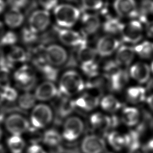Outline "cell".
<instances>
[{"instance_id": "30", "label": "cell", "mask_w": 153, "mask_h": 153, "mask_svg": "<svg viewBox=\"0 0 153 153\" xmlns=\"http://www.w3.org/2000/svg\"><path fill=\"white\" fill-rule=\"evenodd\" d=\"M6 56L14 64L15 63L25 62L27 59V54L25 50L22 47L16 45L11 47Z\"/></svg>"}, {"instance_id": "48", "label": "cell", "mask_w": 153, "mask_h": 153, "mask_svg": "<svg viewBox=\"0 0 153 153\" xmlns=\"http://www.w3.org/2000/svg\"><path fill=\"white\" fill-rule=\"evenodd\" d=\"M146 102L149 106V108L153 111V94L149 95L147 99H146Z\"/></svg>"}, {"instance_id": "5", "label": "cell", "mask_w": 153, "mask_h": 153, "mask_svg": "<svg viewBox=\"0 0 153 153\" xmlns=\"http://www.w3.org/2000/svg\"><path fill=\"white\" fill-rule=\"evenodd\" d=\"M13 78L17 87L26 91L32 89L36 81L35 70L27 65L19 67L14 73Z\"/></svg>"}, {"instance_id": "33", "label": "cell", "mask_w": 153, "mask_h": 153, "mask_svg": "<svg viewBox=\"0 0 153 153\" xmlns=\"http://www.w3.org/2000/svg\"><path fill=\"white\" fill-rule=\"evenodd\" d=\"M7 145L12 153H22L25 147V142L20 135H12L8 138Z\"/></svg>"}, {"instance_id": "40", "label": "cell", "mask_w": 153, "mask_h": 153, "mask_svg": "<svg viewBox=\"0 0 153 153\" xmlns=\"http://www.w3.org/2000/svg\"><path fill=\"white\" fill-rule=\"evenodd\" d=\"M8 68L0 67V89L2 90L10 86L11 74Z\"/></svg>"}, {"instance_id": "50", "label": "cell", "mask_w": 153, "mask_h": 153, "mask_svg": "<svg viewBox=\"0 0 153 153\" xmlns=\"http://www.w3.org/2000/svg\"><path fill=\"white\" fill-rule=\"evenodd\" d=\"M4 33V24L0 21V38Z\"/></svg>"}, {"instance_id": "22", "label": "cell", "mask_w": 153, "mask_h": 153, "mask_svg": "<svg viewBox=\"0 0 153 153\" xmlns=\"http://www.w3.org/2000/svg\"><path fill=\"white\" fill-rule=\"evenodd\" d=\"M108 80L110 88L115 91H118L121 90L128 82V75L125 70L121 69Z\"/></svg>"}, {"instance_id": "6", "label": "cell", "mask_w": 153, "mask_h": 153, "mask_svg": "<svg viewBox=\"0 0 153 153\" xmlns=\"http://www.w3.org/2000/svg\"><path fill=\"white\" fill-rule=\"evenodd\" d=\"M122 39L126 43L137 44L143 37V27L139 20H132L124 23L121 32Z\"/></svg>"}, {"instance_id": "3", "label": "cell", "mask_w": 153, "mask_h": 153, "mask_svg": "<svg viewBox=\"0 0 153 153\" xmlns=\"http://www.w3.org/2000/svg\"><path fill=\"white\" fill-rule=\"evenodd\" d=\"M53 112L47 104L39 103L35 105L30 114V123L32 127L42 129L47 127L52 122Z\"/></svg>"}, {"instance_id": "23", "label": "cell", "mask_w": 153, "mask_h": 153, "mask_svg": "<svg viewBox=\"0 0 153 153\" xmlns=\"http://www.w3.org/2000/svg\"><path fill=\"white\" fill-rule=\"evenodd\" d=\"M127 100L131 103L137 104L143 102L146 99V90L139 85L128 87L126 93Z\"/></svg>"}, {"instance_id": "9", "label": "cell", "mask_w": 153, "mask_h": 153, "mask_svg": "<svg viewBox=\"0 0 153 153\" xmlns=\"http://www.w3.org/2000/svg\"><path fill=\"white\" fill-rule=\"evenodd\" d=\"M105 140L96 134H88L82 140L80 148L82 153H103L106 149Z\"/></svg>"}, {"instance_id": "4", "label": "cell", "mask_w": 153, "mask_h": 153, "mask_svg": "<svg viewBox=\"0 0 153 153\" xmlns=\"http://www.w3.org/2000/svg\"><path fill=\"white\" fill-rule=\"evenodd\" d=\"M84 130L83 121L78 117L71 116L65 121L61 134L63 139L71 142L78 140L82 134Z\"/></svg>"}, {"instance_id": "41", "label": "cell", "mask_w": 153, "mask_h": 153, "mask_svg": "<svg viewBox=\"0 0 153 153\" xmlns=\"http://www.w3.org/2000/svg\"><path fill=\"white\" fill-rule=\"evenodd\" d=\"M38 38V33L32 31L28 26L25 27L22 32V38L26 44H32L35 42Z\"/></svg>"}, {"instance_id": "52", "label": "cell", "mask_w": 153, "mask_h": 153, "mask_svg": "<svg viewBox=\"0 0 153 153\" xmlns=\"http://www.w3.org/2000/svg\"><path fill=\"white\" fill-rule=\"evenodd\" d=\"M0 153H5V148L1 144H0Z\"/></svg>"}, {"instance_id": "29", "label": "cell", "mask_w": 153, "mask_h": 153, "mask_svg": "<svg viewBox=\"0 0 153 153\" xmlns=\"http://www.w3.org/2000/svg\"><path fill=\"white\" fill-rule=\"evenodd\" d=\"M59 103L57 106V113L62 118L68 117L76 107L74 100L66 96L62 97Z\"/></svg>"}, {"instance_id": "16", "label": "cell", "mask_w": 153, "mask_h": 153, "mask_svg": "<svg viewBox=\"0 0 153 153\" xmlns=\"http://www.w3.org/2000/svg\"><path fill=\"white\" fill-rule=\"evenodd\" d=\"M151 68L144 62H136L133 64L129 71L130 76L139 84L146 83L150 78Z\"/></svg>"}, {"instance_id": "15", "label": "cell", "mask_w": 153, "mask_h": 153, "mask_svg": "<svg viewBox=\"0 0 153 153\" xmlns=\"http://www.w3.org/2000/svg\"><path fill=\"white\" fill-rule=\"evenodd\" d=\"M58 92L57 87L52 81H46L36 87L34 94L36 100L45 102L55 97Z\"/></svg>"}, {"instance_id": "31", "label": "cell", "mask_w": 153, "mask_h": 153, "mask_svg": "<svg viewBox=\"0 0 153 153\" xmlns=\"http://www.w3.org/2000/svg\"><path fill=\"white\" fill-rule=\"evenodd\" d=\"M136 54L142 59H150L153 57V42L149 41H142L134 47Z\"/></svg>"}, {"instance_id": "21", "label": "cell", "mask_w": 153, "mask_h": 153, "mask_svg": "<svg viewBox=\"0 0 153 153\" xmlns=\"http://www.w3.org/2000/svg\"><path fill=\"white\" fill-rule=\"evenodd\" d=\"M140 119L139 111L134 107L128 106L124 108L121 113V121L128 127L136 126Z\"/></svg>"}, {"instance_id": "43", "label": "cell", "mask_w": 153, "mask_h": 153, "mask_svg": "<svg viewBox=\"0 0 153 153\" xmlns=\"http://www.w3.org/2000/svg\"><path fill=\"white\" fill-rule=\"evenodd\" d=\"M7 2L11 8L20 10L27 5L29 0H7Z\"/></svg>"}, {"instance_id": "28", "label": "cell", "mask_w": 153, "mask_h": 153, "mask_svg": "<svg viewBox=\"0 0 153 153\" xmlns=\"http://www.w3.org/2000/svg\"><path fill=\"white\" fill-rule=\"evenodd\" d=\"M97 53L96 48H93L86 44L78 48V58L81 63L95 61Z\"/></svg>"}, {"instance_id": "10", "label": "cell", "mask_w": 153, "mask_h": 153, "mask_svg": "<svg viewBox=\"0 0 153 153\" xmlns=\"http://www.w3.org/2000/svg\"><path fill=\"white\" fill-rule=\"evenodd\" d=\"M57 36L59 40L65 45L78 48L87 44L84 37L79 33L70 29H57Z\"/></svg>"}, {"instance_id": "32", "label": "cell", "mask_w": 153, "mask_h": 153, "mask_svg": "<svg viewBox=\"0 0 153 153\" xmlns=\"http://www.w3.org/2000/svg\"><path fill=\"white\" fill-rule=\"evenodd\" d=\"M36 99L34 94L26 91L19 96L17 98V102L19 107L24 110L32 109L35 105Z\"/></svg>"}, {"instance_id": "47", "label": "cell", "mask_w": 153, "mask_h": 153, "mask_svg": "<svg viewBox=\"0 0 153 153\" xmlns=\"http://www.w3.org/2000/svg\"><path fill=\"white\" fill-rule=\"evenodd\" d=\"M145 30L148 36L153 38V20L147 23Z\"/></svg>"}, {"instance_id": "49", "label": "cell", "mask_w": 153, "mask_h": 153, "mask_svg": "<svg viewBox=\"0 0 153 153\" xmlns=\"http://www.w3.org/2000/svg\"><path fill=\"white\" fill-rule=\"evenodd\" d=\"M5 8V2L4 0H0V14L4 11Z\"/></svg>"}, {"instance_id": "26", "label": "cell", "mask_w": 153, "mask_h": 153, "mask_svg": "<svg viewBox=\"0 0 153 153\" xmlns=\"http://www.w3.org/2000/svg\"><path fill=\"white\" fill-rule=\"evenodd\" d=\"M108 144L115 151L122 150L126 147V135L118 131H111L107 137Z\"/></svg>"}, {"instance_id": "11", "label": "cell", "mask_w": 153, "mask_h": 153, "mask_svg": "<svg viewBox=\"0 0 153 153\" xmlns=\"http://www.w3.org/2000/svg\"><path fill=\"white\" fill-rule=\"evenodd\" d=\"M45 56L48 63L54 66H59L67 61L68 53L63 47L51 44L45 49Z\"/></svg>"}, {"instance_id": "44", "label": "cell", "mask_w": 153, "mask_h": 153, "mask_svg": "<svg viewBox=\"0 0 153 153\" xmlns=\"http://www.w3.org/2000/svg\"><path fill=\"white\" fill-rule=\"evenodd\" d=\"M59 0H39L40 5L42 9L47 11L54 10V8L58 5Z\"/></svg>"}, {"instance_id": "7", "label": "cell", "mask_w": 153, "mask_h": 153, "mask_svg": "<svg viewBox=\"0 0 153 153\" xmlns=\"http://www.w3.org/2000/svg\"><path fill=\"white\" fill-rule=\"evenodd\" d=\"M50 23V14L44 9L33 11L28 19V27L34 32L39 33L46 30Z\"/></svg>"}, {"instance_id": "12", "label": "cell", "mask_w": 153, "mask_h": 153, "mask_svg": "<svg viewBox=\"0 0 153 153\" xmlns=\"http://www.w3.org/2000/svg\"><path fill=\"white\" fill-rule=\"evenodd\" d=\"M120 46V42L111 35H105L97 42L96 50L101 57H107L113 54Z\"/></svg>"}, {"instance_id": "1", "label": "cell", "mask_w": 153, "mask_h": 153, "mask_svg": "<svg viewBox=\"0 0 153 153\" xmlns=\"http://www.w3.org/2000/svg\"><path fill=\"white\" fill-rule=\"evenodd\" d=\"M85 84L82 76L74 70H68L61 76L59 88L60 93L71 97L81 92L85 88Z\"/></svg>"}, {"instance_id": "18", "label": "cell", "mask_w": 153, "mask_h": 153, "mask_svg": "<svg viewBox=\"0 0 153 153\" xmlns=\"http://www.w3.org/2000/svg\"><path fill=\"white\" fill-rule=\"evenodd\" d=\"M135 54L134 47L123 45L120 46L117 50L115 61L121 66H128L132 63Z\"/></svg>"}, {"instance_id": "14", "label": "cell", "mask_w": 153, "mask_h": 153, "mask_svg": "<svg viewBox=\"0 0 153 153\" xmlns=\"http://www.w3.org/2000/svg\"><path fill=\"white\" fill-rule=\"evenodd\" d=\"M74 103L76 107L84 111H91L100 103V98L98 93L91 91L86 92L76 99Z\"/></svg>"}, {"instance_id": "54", "label": "cell", "mask_w": 153, "mask_h": 153, "mask_svg": "<svg viewBox=\"0 0 153 153\" xmlns=\"http://www.w3.org/2000/svg\"><path fill=\"white\" fill-rule=\"evenodd\" d=\"M2 130L0 127V140L1 139V137H2Z\"/></svg>"}, {"instance_id": "46", "label": "cell", "mask_w": 153, "mask_h": 153, "mask_svg": "<svg viewBox=\"0 0 153 153\" xmlns=\"http://www.w3.org/2000/svg\"><path fill=\"white\" fill-rule=\"evenodd\" d=\"M128 153H148V151L146 147L142 146L140 145L136 147L130 149Z\"/></svg>"}, {"instance_id": "24", "label": "cell", "mask_w": 153, "mask_h": 153, "mask_svg": "<svg viewBox=\"0 0 153 153\" xmlns=\"http://www.w3.org/2000/svg\"><path fill=\"white\" fill-rule=\"evenodd\" d=\"M100 105L103 110L109 113H114L120 110L121 103L114 96L108 94L103 97L100 101Z\"/></svg>"}, {"instance_id": "13", "label": "cell", "mask_w": 153, "mask_h": 153, "mask_svg": "<svg viewBox=\"0 0 153 153\" xmlns=\"http://www.w3.org/2000/svg\"><path fill=\"white\" fill-rule=\"evenodd\" d=\"M113 7L120 17L132 19L138 16V7L135 0H115Z\"/></svg>"}, {"instance_id": "20", "label": "cell", "mask_w": 153, "mask_h": 153, "mask_svg": "<svg viewBox=\"0 0 153 153\" xmlns=\"http://www.w3.org/2000/svg\"><path fill=\"white\" fill-rule=\"evenodd\" d=\"M4 20L8 27L11 29H16L23 23L25 16L20 10L11 8L4 14Z\"/></svg>"}, {"instance_id": "35", "label": "cell", "mask_w": 153, "mask_h": 153, "mask_svg": "<svg viewBox=\"0 0 153 153\" xmlns=\"http://www.w3.org/2000/svg\"><path fill=\"white\" fill-rule=\"evenodd\" d=\"M38 68L48 81L53 82L57 79L58 76V71L54 66L46 62L39 66Z\"/></svg>"}, {"instance_id": "25", "label": "cell", "mask_w": 153, "mask_h": 153, "mask_svg": "<svg viewBox=\"0 0 153 153\" xmlns=\"http://www.w3.org/2000/svg\"><path fill=\"white\" fill-rule=\"evenodd\" d=\"M63 139L62 134L55 129H48L42 134V141L47 146H58Z\"/></svg>"}, {"instance_id": "51", "label": "cell", "mask_w": 153, "mask_h": 153, "mask_svg": "<svg viewBox=\"0 0 153 153\" xmlns=\"http://www.w3.org/2000/svg\"><path fill=\"white\" fill-rule=\"evenodd\" d=\"M4 101V97L2 96V92H1V90L0 89V105H1V103Z\"/></svg>"}, {"instance_id": "19", "label": "cell", "mask_w": 153, "mask_h": 153, "mask_svg": "<svg viewBox=\"0 0 153 153\" xmlns=\"http://www.w3.org/2000/svg\"><path fill=\"white\" fill-rule=\"evenodd\" d=\"M90 122L93 128L105 131L112 127V117L101 112H95L90 117Z\"/></svg>"}, {"instance_id": "45", "label": "cell", "mask_w": 153, "mask_h": 153, "mask_svg": "<svg viewBox=\"0 0 153 153\" xmlns=\"http://www.w3.org/2000/svg\"><path fill=\"white\" fill-rule=\"evenodd\" d=\"M26 153H47L44 148L38 143L31 144L27 149Z\"/></svg>"}, {"instance_id": "36", "label": "cell", "mask_w": 153, "mask_h": 153, "mask_svg": "<svg viewBox=\"0 0 153 153\" xmlns=\"http://www.w3.org/2000/svg\"><path fill=\"white\" fill-rule=\"evenodd\" d=\"M81 69L85 75L90 78L97 76L99 72V67L96 61L81 63Z\"/></svg>"}, {"instance_id": "39", "label": "cell", "mask_w": 153, "mask_h": 153, "mask_svg": "<svg viewBox=\"0 0 153 153\" xmlns=\"http://www.w3.org/2000/svg\"><path fill=\"white\" fill-rule=\"evenodd\" d=\"M121 66L115 60H110L106 62L103 67V71L105 76L109 79L113 75L121 69Z\"/></svg>"}, {"instance_id": "8", "label": "cell", "mask_w": 153, "mask_h": 153, "mask_svg": "<svg viewBox=\"0 0 153 153\" xmlns=\"http://www.w3.org/2000/svg\"><path fill=\"white\" fill-rule=\"evenodd\" d=\"M5 126L8 132L13 135H21L30 128L28 120L19 114H12L5 120Z\"/></svg>"}, {"instance_id": "17", "label": "cell", "mask_w": 153, "mask_h": 153, "mask_svg": "<svg viewBox=\"0 0 153 153\" xmlns=\"http://www.w3.org/2000/svg\"><path fill=\"white\" fill-rule=\"evenodd\" d=\"M81 24L82 32L87 35H91L96 33L100 27L99 17L92 13H85L81 17Z\"/></svg>"}, {"instance_id": "38", "label": "cell", "mask_w": 153, "mask_h": 153, "mask_svg": "<svg viewBox=\"0 0 153 153\" xmlns=\"http://www.w3.org/2000/svg\"><path fill=\"white\" fill-rule=\"evenodd\" d=\"M83 8L88 11H99L104 7L103 0H81Z\"/></svg>"}, {"instance_id": "42", "label": "cell", "mask_w": 153, "mask_h": 153, "mask_svg": "<svg viewBox=\"0 0 153 153\" xmlns=\"http://www.w3.org/2000/svg\"><path fill=\"white\" fill-rule=\"evenodd\" d=\"M1 92L4 100L8 102H14L17 100L19 97L18 92L16 89L11 86L2 89Z\"/></svg>"}, {"instance_id": "34", "label": "cell", "mask_w": 153, "mask_h": 153, "mask_svg": "<svg viewBox=\"0 0 153 153\" xmlns=\"http://www.w3.org/2000/svg\"><path fill=\"white\" fill-rule=\"evenodd\" d=\"M153 14V0H142L138 8V16L139 21L145 22L149 15Z\"/></svg>"}, {"instance_id": "37", "label": "cell", "mask_w": 153, "mask_h": 153, "mask_svg": "<svg viewBox=\"0 0 153 153\" xmlns=\"http://www.w3.org/2000/svg\"><path fill=\"white\" fill-rule=\"evenodd\" d=\"M18 40L17 34L13 31H7L4 32L0 38V45L2 46L12 47L15 45Z\"/></svg>"}, {"instance_id": "53", "label": "cell", "mask_w": 153, "mask_h": 153, "mask_svg": "<svg viewBox=\"0 0 153 153\" xmlns=\"http://www.w3.org/2000/svg\"><path fill=\"white\" fill-rule=\"evenodd\" d=\"M150 68H151V71H152V72L153 73V61H152V63H151V65Z\"/></svg>"}, {"instance_id": "55", "label": "cell", "mask_w": 153, "mask_h": 153, "mask_svg": "<svg viewBox=\"0 0 153 153\" xmlns=\"http://www.w3.org/2000/svg\"><path fill=\"white\" fill-rule=\"evenodd\" d=\"M105 153H115L114 152H105Z\"/></svg>"}, {"instance_id": "2", "label": "cell", "mask_w": 153, "mask_h": 153, "mask_svg": "<svg viewBox=\"0 0 153 153\" xmlns=\"http://www.w3.org/2000/svg\"><path fill=\"white\" fill-rule=\"evenodd\" d=\"M53 13L57 25L66 29L74 26L81 16L79 10L69 4H58L53 10Z\"/></svg>"}, {"instance_id": "27", "label": "cell", "mask_w": 153, "mask_h": 153, "mask_svg": "<svg viewBox=\"0 0 153 153\" xmlns=\"http://www.w3.org/2000/svg\"><path fill=\"white\" fill-rule=\"evenodd\" d=\"M124 23L118 19L114 17H108L103 23V30L109 35L120 33Z\"/></svg>"}]
</instances>
